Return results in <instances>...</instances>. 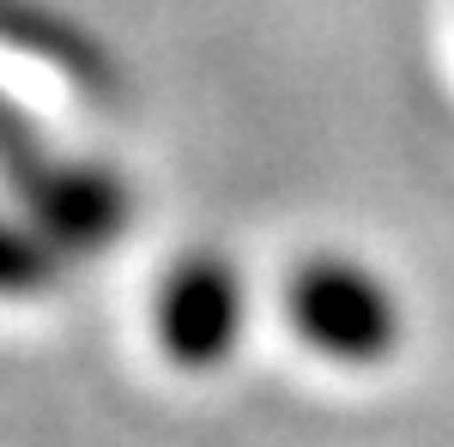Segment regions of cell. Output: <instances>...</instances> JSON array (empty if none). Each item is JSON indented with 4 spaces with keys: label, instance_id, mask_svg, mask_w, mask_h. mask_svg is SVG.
I'll return each mask as SVG.
<instances>
[{
    "label": "cell",
    "instance_id": "6da1fadb",
    "mask_svg": "<svg viewBox=\"0 0 454 447\" xmlns=\"http://www.w3.org/2000/svg\"><path fill=\"white\" fill-rule=\"evenodd\" d=\"M0 175L31 206L36 230L55 248H73V254H91V248L115 242L128 212H134L128 188L109 170H98V164H55L43 151V139L6 104H0Z\"/></svg>",
    "mask_w": 454,
    "mask_h": 447
},
{
    "label": "cell",
    "instance_id": "7a4b0ae2",
    "mask_svg": "<svg viewBox=\"0 0 454 447\" xmlns=\"http://www.w3.org/2000/svg\"><path fill=\"white\" fill-rule=\"evenodd\" d=\"M291 327L333 363H382L400 344V303L382 278L357 260L321 254L303 260L291 278Z\"/></svg>",
    "mask_w": 454,
    "mask_h": 447
},
{
    "label": "cell",
    "instance_id": "3957f363",
    "mask_svg": "<svg viewBox=\"0 0 454 447\" xmlns=\"http://www.w3.org/2000/svg\"><path fill=\"white\" fill-rule=\"evenodd\" d=\"M158 344L170 351L182 369H212L224 363L243 339V284L237 266L218 254H188L176 260L158 284Z\"/></svg>",
    "mask_w": 454,
    "mask_h": 447
},
{
    "label": "cell",
    "instance_id": "277c9868",
    "mask_svg": "<svg viewBox=\"0 0 454 447\" xmlns=\"http://www.w3.org/2000/svg\"><path fill=\"white\" fill-rule=\"evenodd\" d=\"M0 49H19L43 67H55L73 79L79 91H109V61L98 42H85V31L61 25L55 12H43L31 0H0Z\"/></svg>",
    "mask_w": 454,
    "mask_h": 447
},
{
    "label": "cell",
    "instance_id": "5b68a950",
    "mask_svg": "<svg viewBox=\"0 0 454 447\" xmlns=\"http://www.w3.org/2000/svg\"><path fill=\"white\" fill-rule=\"evenodd\" d=\"M49 278H55V242L43 230H25V224L0 218V297L43 290Z\"/></svg>",
    "mask_w": 454,
    "mask_h": 447
}]
</instances>
